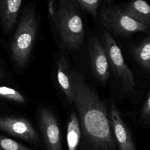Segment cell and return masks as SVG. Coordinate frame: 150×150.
Returning a JSON list of instances; mask_svg holds the SVG:
<instances>
[{
    "label": "cell",
    "instance_id": "cell-1",
    "mask_svg": "<svg viewBox=\"0 0 150 150\" xmlns=\"http://www.w3.org/2000/svg\"><path fill=\"white\" fill-rule=\"evenodd\" d=\"M73 107L79 120L82 138L99 150H117L108 107L80 73L71 71Z\"/></svg>",
    "mask_w": 150,
    "mask_h": 150
},
{
    "label": "cell",
    "instance_id": "cell-2",
    "mask_svg": "<svg viewBox=\"0 0 150 150\" xmlns=\"http://www.w3.org/2000/svg\"><path fill=\"white\" fill-rule=\"evenodd\" d=\"M48 11L60 36L62 46L78 49L84 36V26L77 0H47Z\"/></svg>",
    "mask_w": 150,
    "mask_h": 150
},
{
    "label": "cell",
    "instance_id": "cell-3",
    "mask_svg": "<svg viewBox=\"0 0 150 150\" xmlns=\"http://www.w3.org/2000/svg\"><path fill=\"white\" fill-rule=\"evenodd\" d=\"M38 32V20L34 8L25 9L20 19L11 43V52L15 64L19 67L28 63Z\"/></svg>",
    "mask_w": 150,
    "mask_h": 150
},
{
    "label": "cell",
    "instance_id": "cell-4",
    "mask_svg": "<svg viewBox=\"0 0 150 150\" xmlns=\"http://www.w3.org/2000/svg\"><path fill=\"white\" fill-rule=\"evenodd\" d=\"M101 41L107 54L110 70H111L114 77L120 81L124 91L133 92L136 86L134 76L125 62L121 49L107 30L101 36Z\"/></svg>",
    "mask_w": 150,
    "mask_h": 150
},
{
    "label": "cell",
    "instance_id": "cell-5",
    "mask_svg": "<svg viewBox=\"0 0 150 150\" xmlns=\"http://www.w3.org/2000/svg\"><path fill=\"white\" fill-rule=\"evenodd\" d=\"M100 15L102 24L116 35L127 36L138 32L149 33V28L125 15L119 6H103Z\"/></svg>",
    "mask_w": 150,
    "mask_h": 150
},
{
    "label": "cell",
    "instance_id": "cell-6",
    "mask_svg": "<svg viewBox=\"0 0 150 150\" xmlns=\"http://www.w3.org/2000/svg\"><path fill=\"white\" fill-rule=\"evenodd\" d=\"M36 118L44 149L63 150L60 124L52 110L45 105H40Z\"/></svg>",
    "mask_w": 150,
    "mask_h": 150
},
{
    "label": "cell",
    "instance_id": "cell-7",
    "mask_svg": "<svg viewBox=\"0 0 150 150\" xmlns=\"http://www.w3.org/2000/svg\"><path fill=\"white\" fill-rule=\"evenodd\" d=\"M0 129L40 149L43 148L38 132L26 118L19 116L0 117Z\"/></svg>",
    "mask_w": 150,
    "mask_h": 150
},
{
    "label": "cell",
    "instance_id": "cell-8",
    "mask_svg": "<svg viewBox=\"0 0 150 150\" xmlns=\"http://www.w3.org/2000/svg\"><path fill=\"white\" fill-rule=\"evenodd\" d=\"M108 111L117 150H137L131 128L117 104L111 103Z\"/></svg>",
    "mask_w": 150,
    "mask_h": 150
},
{
    "label": "cell",
    "instance_id": "cell-9",
    "mask_svg": "<svg viewBox=\"0 0 150 150\" xmlns=\"http://www.w3.org/2000/svg\"><path fill=\"white\" fill-rule=\"evenodd\" d=\"M87 50L93 76L101 84H105L110 77V67L100 40L97 37H92L89 40Z\"/></svg>",
    "mask_w": 150,
    "mask_h": 150
},
{
    "label": "cell",
    "instance_id": "cell-10",
    "mask_svg": "<svg viewBox=\"0 0 150 150\" xmlns=\"http://www.w3.org/2000/svg\"><path fill=\"white\" fill-rule=\"evenodd\" d=\"M57 79L59 87L64 95L67 104L73 107V91L72 86L71 70L68 62L63 55L57 59Z\"/></svg>",
    "mask_w": 150,
    "mask_h": 150
},
{
    "label": "cell",
    "instance_id": "cell-11",
    "mask_svg": "<svg viewBox=\"0 0 150 150\" xmlns=\"http://www.w3.org/2000/svg\"><path fill=\"white\" fill-rule=\"evenodd\" d=\"M121 10L125 15L149 29L150 6L145 0H131Z\"/></svg>",
    "mask_w": 150,
    "mask_h": 150
},
{
    "label": "cell",
    "instance_id": "cell-12",
    "mask_svg": "<svg viewBox=\"0 0 150 150\" xmlns=\"http://www.w3.org/2000/svg\"><path fill=\"white\" fill-rule=\"evenodd\" d=\"M22 0H0V19L3 30L8 33L15 25Z\"/></svg>",
    "mask_w": 150,
    "mask_h": 150
},
{
    "label": "cell",
    "instance_id": "cell-13",
    "mask_svg": "<svg viewBox=\"0 0 150 150\" xmlns=\"http://www.w3.org/2000/svg\"><path fill=\"white\" fill-rule=\"evenodd\" d=\"M82 138V134L78 115L76 110H71L66 125L67 150H77Z\"/></svg>",
    "mask_w": 150,
    "mask_h": 150
},
{
    "label": "cell",
    "instance_id": "cell-14",
    "mask_svg": "<svg viewBox=\"0 0 150 150\" xmlns=\"http://www.w3.org/2000/svg\"><path fill=\"white\" fill-rule=\"evenodd\" d=\"M132 54L139 66L149 73L150 71V36L149 35L133 49Z\"/></svg>",
    "mask_w": 150,
    "mask_h": 150
},
{
    "label": "cell",
    "instance_id": "cell-15",
    "mask_svg": "<svg viewBox=\"0 0 150 150\" xmlns=\"http://www.w3.org/2000/svg\"><path fill=\"white\" fill-rule=\"evenodd\" d=\"M138 123L141 127L148 128L150 125V93L148 91L141 106L139 115Z\"/></svg>",
    "mask_w": 150,
    "mask_h": 150
},
{
    "label": "cell",
    "instance_id": "cell-16",
    "mask_svg": "<svg viewBox=\"0 0 150 150\" xmlns=\"http://www.w3.org/2000/svg\"><path fill=\"white\" fill-rule=\"evenodd\" d=\"M0 97L19 104L26 102L25 97L16 90L5 86H0Z\"/></svg>",
    "mask_w": 150,
    "mask_h": 150
},
{
    "label": "cell",
    "instance_id": "cell-17",
    "mask_svg": "<svg viewBox=\"0 0 150 150\" xmlns=\"http://www.w3.org/2000/svg\"><path fill=\"white\" fill-rule=\"evenodd\" d=\"M0 150H37L0 135Z\"/></svg>",
    "mask_w": 150,
    "mask_h": 150
},
{
    "label": "cell",
    "instance_id": "cell-18",
    "mask_svg": "<svg viewBox=\"0 0 150 150\" xmlns=\"http://www.w3.org/2000/svg\"><path fill=\"white\" fill-rule=\"evenodd\" d=\"M109 0H77L80 6L90 13L93 17H96L100 4L103 1Z\"/></svg>",
    "mask_w": 150,
    "mask_h": 150
},
{
    "label": "cell",
    "instance_id": "cell-19",
    "mask_svg": "<svg viewBox=\"0 0 150 150\" xmlns=\"http://www.w3.org/2000/svg\"><path fill=\"white\" fill-rule=\"evenodd\" d=\"M77 150H99L97 147L88 142L87 141L81 138V142Z\"/></svg>",
    "mask_w": 150,
    "mask_h": 150
}]
</instances>
